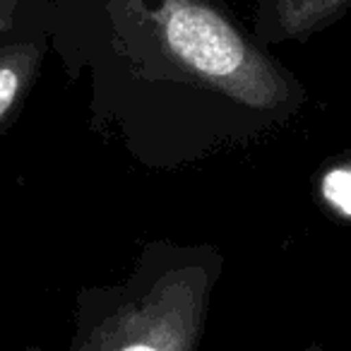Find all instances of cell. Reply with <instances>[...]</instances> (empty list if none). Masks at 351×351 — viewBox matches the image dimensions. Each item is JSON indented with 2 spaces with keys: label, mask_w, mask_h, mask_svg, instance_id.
<instances>
[{
  "label": "cell",
  "mask_w": 351,
  "mask_h": 351,
  "mask_svg": "<svg viewBox=\"0 0 351 351\" xmlns=\"http://www.w3.org/2000/svg\"><path fill=\"white\" fill-rule=\"evenodd\" d=\"M351 0H258L255 29L265 39H301L330 27Z\"/></svg>",
  "instance_id": "cell-1"
},
{
  "label": "cell",
  "mask_w": 351,
  "mask_h": 351,
  "mask_svg": "<svg viewBox=\"0 0 351 351\" xmlns=\"http://www.w3.org/2000/svg\"><path fill=\"white\" fill-rule=\"evenodd\" d=\"M53 25V0H0V36Z\"/></svg>",
  "instance_id": "cell-2"
},
{
  "label": "cell",
  "mask_w": 351,
  "mask_h": 351,
  "mask_svg": "<svg viewBox=\"0 0 351 351\" xmlns=\"http://www.w3.org/2000/svg\"><path fill=\"white\" fill-rule=\"evenodd\" d=\"M325 195L332 205H337L341 212L351 215V171H332L325 178Z\"/></svg>",
  "instance_id": "cell-3"
},
{
  "label": "cell",
  "mask_w": 351,
  "mask_h": 351,
  "mask_svg": "<svg viewBox=\"0 0 351 351\" xmlns=\"http://www.w3.org/2000/svg\"><path fill=\"white\" fill-rule=\"evenodd\" d=\"M123 351H156V349H152V346L140 344V346H128V349H123Z\"/></svg>",
  "instance_id": "cell-4"
}]
</instances>
